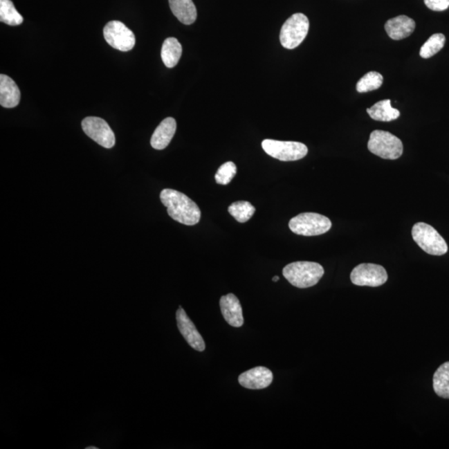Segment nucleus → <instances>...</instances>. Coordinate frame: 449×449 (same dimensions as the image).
Returning <instances> with one entry per match:
<instances>
[{
    "label": "nucleus",
    "instance_id": "f257e3e1",
    "mask_svg": "<svg viewBox=\"0 0 449 449\" xmlns=\"http://www.w3.org/2000/svg\"><path fill=\"white\" fill-rule=\"evenodd\" d=\"M160 199L173 220L186 226H194L200 221L201 210L199 205L183 193L172 189H164L161 192Z\"/></svg>",
    "mask_w": 449,
    "mask_h": 449
},
{
    "label": "nucleus",
    "instance_id": "f03ea898",
    "mask_svg": "<svg viewBox=\"0 0 449 449\" xmlns=\"http://www.w3.org/2000/svg\"><path fill=\"white\" fill-rule=\"evenodd\" d=\"M324 274L322 266L311 262L291 263L283 269V275L287 281L300 289L315 286Z\"/></svg>",
    "mask_w": 449,
    "mask_h": 449
},
{
    "label": "nucleus",
    "instance_id": "7ed1b4c3",
    "mask_svg": "<svg viewBox=\"0 0 449 449\" xmlns=\"http://www.w3.org/2000/svg\"><path fill=\"white\" fill-rule=\"evenodd\" d=\"M331 226L328 217L314 212L299 214L289 222L291 232L304 237L320 236L328 232Z\"/></svg>",
    "mask_w": 449,
    "mask_h": 449
},
{
    "label": "nucleus",
    "instance_id": "20e7f679",
    "mask_svg": "<svg viewBox=\"0 0 449 449\" xmlns=\"http://www.w3.org/2000/svg\"><path fill=\"white\" fill-rule=\"evenodd\" d=\"M368 149L381 158L396 160L402 156L403 146L396 136L389 131L376 130L370 134Z\"/></svg>",
    "mask_w": 449,
    "mask_h": 449
},
{
    "label": "nucleus",
    "instance_id": "39448f33",
    "mask_svg": "<svg viewBox=\"0 0 449 449\" xmlns=\"http://www.w3.org/2000/svg\"><path fill=\"white\" fill-rule=\"evenodd\" d=\"M412 237L417 245L426 253L443 255L448 253V245L444 239L430 225L419 222L412 229Z\"/></svg>",
    "mask_w": 449,
    "mask_h": 449
},
{
    "label": "nucleus",
    "instance_id": "423d86ee",
    "mask_svg": "<svg viewBox=\"0 0 449 449\" xmlns=\"http://www.w3.org/2000/svg\"><path fill=\"white\" fill-rule=\"evenodd\" d=\"M310 22L306 15L295 14L286 20L282 28L280 40L284 48L294 49L302 44L308 35Z\"/></svg>",
    "mask_w": 449,
    "mask_h": 449
},
{
    "label": "nucleus",
    "instance_id": "0eeeda50",
    "mask_svg": "<svg viewBox=\"0 0 449 449\" xmlns=\"http://www.w3.org/2000/svg\"><path fill=\"white\" fill-rule=\"evenodd\" d=\"M262 148L268 155L283 162L300 160L308 154L307 147L304 143L298 142L266 139L262 142Z\"/></svg>",
    "mask_w": 449,
    "mask_h": 449
},
{
    "label": "nucleus",
    "instance_id": "6e6552de",
    "mask_svg": "<svg viewBox=\"0 0 449 449\" xmlns=\"http://www.w3.org/2000/svg\"><path fill=\"white\" fill-rule=\"evenodd\" d=\"M350 280L356 286L378 287L388 281V274L382 266L364 263L354 268Z\"/></svg>",
    "mask_w": 449,
    "mask_h": 449
},
{
    "label": "nucleus",
    "instance_id": "1a4fd4ad",
    "mask_svg": "<svg viewBox=\"0 0 449 449\" xmlns=\"http://www.w3.org/2000/svg\"><path fill=\"white\" fill-rule=\"evenodd\" d=\"M104 39L111 47L117 51L127 52L135 46V35L125 24L120 21H111L104 28Z\"/></svg>",
    "mask_w": 449,
    "mask_h": 449
},
{
    "label": "nucleus",
    "instance_id": "9d476101",
    "mask_svg": "<svg viewBox=\"0 0 449 449\" xmlns=\"http://www.w3.org/2000/svg\"><path fill=\"white\" fill-rule=\"evenodd\" d=\"M82 130L94 142L105 148H112L115 145V135L111 127L104 119L97 117H88L82 122Z\"/></svg>",
    "mask_w": 449,
    "mask_h": 449
},
{
    "label": "nucleus",
    "instance_id": "9b49d317",
    "mask_svg": "<svg viewBox=\"0 0 449 449\" xmlns=\"http://www.w3.org/2000/svg\"><path fill=\"white\" fill-rule=\"evenodd\" d=\"M177 327L182 333L184 339L189 345L196 351L203 352L205 349V344L203 336L197 331L195 324L187 315L186 311L180 306L176 313Z\"/></svg>",
    "mask_w": 449,
    "mask_h": 449
},
{
    "label": "nucleus",
    "instance_id": "f8f14e48",
    "mask_svg": "<svg viewBox=\"0 0 449 449\" xmlns=\"http://www.w3.org/2000/svg\"><path fill=\"white\" fill-rule=\"evenodd\" d=\"M239 384L246 389L263 390L273 381V374L266 367H255L242 373L238 378Z\"/></svg>",
    "mask_w": 449,
    "mask_h": 449
},
{
    "label": "nucleus",
    "instance_id": "ddd939ff",
    "mask_svg": "<svg viewBox=\"0 0 449 449\" xmlns=\"http://www.w3.org/2000/svg\"><path fill=\"white\" fill-rule=\"evenodd\" d=\"M220 307L222 315L230 327L240 328L244 324L241 304L236 295L230 293L222 296Z\"/></svg>",
    "mask_w": 449,
    "mask_h": 449
},
{
    "label": "nucleus",
    "instance_id": "4468645a",
    "mask_svg": "<svg viewBox=\"0 0 449 449\" xmlns=\"http://www.w3.org/2000/svg\"><path fill=\"white\" fill-rule=\"evenodd\" d=\"M385 28L390 38L394 40H401L413 34L415 30V22L414 19L406 15H401L389 19Z\"/></svg>",
    "mask_w": 449,
    "mask_h": 449
},
{
    "label": "nucleus",
    "instance_id": "2eb2a0df",
    "mask_svg": "<svg viewBox=\"0 0 449 449\" xmlns=\"http://www.w3.org/2000/svg\"><path fill=\"white\" fill-rule=\"evenodd\" d=\"M176 130V122L174 118H167L156 127L151 138V145L154 149H165L174 137Z\"/></svg>",
    "mask_w": 449,
    "mask_h": 449
},
{
    "label": "nucleus",
    "instance_id": "dca6fc26",
    "mask_svg": "<svg viewBox=\"0 0 449 449\" xmlns=\"http://www.w3.org/2000/svg\"><path fill=\"white\" fill-rule=\"evenodd\" d=\"M19 89L15 82L11 77L1 74L0 75V104L3 108L13 109L19 104Z\"/></svg>",
    "mask_w": 449,
    "mask_h": 449
},
{
    "label": "nucleus",
    "instance_id": "f3484780",
    "mask_svg": "<svg viewBox=\"0 0 449 449\" xmlns=\"http://www.w3.org/2000/svg\"><path fill=\"white\" fill-rule=\"evenodd\" d=\"M169 6L181 23L190 26L196 21L197 12L192 0H169Z\"/></svg>",
    "mask_w": 449,
    "mask_h": 449
},
{
    "label": "nucleus",
    "instance_id": "a211bd4d",
    "mask_svg": "<svg viewBox=\"0 0 449 449\" xmlns=\"http://www.w3.org/2000/svg\"><path fill=\"white\" fill-rule=\"evenodd\" d=\"M367 113L374 120L380 122L396 120L401 116V112L392 108L390 100L376 102L372 108L367 109Z\"/></svg>",
    "mask_w": 449,
    "mask_h": 449
},
{
    "label": "nucleus",
    "instance_id": "6ab92c4d",
    "mask_svg": "<svg viewBox=\"0 0 449 449\" xmlns=\"http://www.w3.org/2000/svg\"><path fill=\"white\" fill-rule=\"evenodd\" d=\"M183 47L175 38H168L164 41L162 48V59L167 68H174L182 57Z\"/></svg>",
    "mask_w": 449,
    "mask_h": 449
},
{
    "label": "nucleus",
    "instance_id": "aec40b11",
    "mask_svg": "<svg viewBox=\"0 0 449 449\" xmlns=\"http://www.w3.org/2000/svg\"><path fill=\"white\" fill-rule=\"evenodd\" d=\"M432 386L438 396L449 398V361L440 365L432 378Z\"/></svg>",
    "mask_w": 449,
    "mask_h": 449
},
{
    "label": "nucleus",
    "instance_id": "412c9836",
    "mask_svg": "<svg viewBox=\"0 0 449 449\" xmlns=\"http://www.w3.org/2000/svg\"><path fill=\"white\" fill-rule=\"evenodd\" d=\"M0 21L10 26H20L24 22L23 16L11 0H0Z\"/></svg>",
    "mask_w": 449,
    "mask_h": 449
},
{
    "label": "nucleus",
    "instance_id": "4be33fe9",
    "mask_svg": "<svg viewBox=\"0 0 449 449\" xmlns=\"http://www.w3.org/2000/svg\"><path fill=\"white\" fill-rule=\"evenodd\" d=\"M228 212L240 223H245L253 217L255 208L248 201H239L228 208Z\"/></svg>",
    "mask_w": 449,
    "mask_h": 449
},
{
    "label": "nucleus",
    "instance_id": "5701e85b",
    "mask_svg": "<svg viewBox=\"0 0 449 449\" xmlns=\"http://www.w3.org/2000/svg\"><path fill=\"white\" fill-rule=\"evenodd\" d=\"M384 78L380 73L369 72L358 80L356 89L358 93H367L380 89Z\"/></svg>",
    "mask_w": 449,
    "mask_h": 449
},
{
    "label": "nucleus",
    "instance_id": "b1692460",
    "mask_svg": "<svg viewBox=\"0 0 449 449\" xmlns=\"http://www.w3.org/2000/svg\"><path fill=\"white\" fill-rule=\"evenodd\" d=\"M445 42H446V38L443 34L432 35L420 49V57H422L423 59H430L444 47Z\"/></svg>",
    "mask_w": 449,
    "mask_h": 449
},
{
    "label": "nucleus",
    "instance_id": "393cba45",
    "mask_svg": "<svg viewBox=\"0 0 449 449\" xmlns=\"http://www.w3.org/2000/svg\"><path fill=\"white\" fill-rule=\"evenodd\" d=\"M237 167L236 164L232 162H228L222 164L218 169L215 179L217 184L228 185L232 182L234 176L237 175Z\"/></svg>",
    "mask_w": 449,
    "mask_h": 449
},
{
    "label": "nucleus",
    "instance_id": "a878e982",
    "mask_svg": "<svg viewBox=\"0 0 449 449\" xmlns=\"http://www.w3.org/2000/svg\"><path fill=\"white\" fill-rule=\"evenodd\" d=\"M428 9L434 11L446 10L449 7V0H424Z\"/></svg>",
    "mask_w": 449,
    "mask_h": 449
},
{
    "label": "nucleus",
    "instance_id": "bb28decb",
    "mask_svg": "<svg viewBox=\"0 0 449 449\" xmlns=\"http://www.w3.org/2000/svg\"><path fill=\"white\" fill-rule=\"evenodd\" d=\"M279 280H280L279 277H274L273 279V281L274 282H277L279 281Z\"/></svg>",
    "mask_w": 449,
    "mask_h": 449
},
{
    "label": "nucleus",
    "instance_id": "cd10ccee",
    "mask_svg": "<svg viewBox=\"0 0 449 449\" xmlns=\"http://www.w3.org/2000/svg\"><path fill=\"white\" fill-rule=\"evenodd\" d=\"M86 449H98V448L90 446V447H86Z\"/></svg>",
    "mask_w": 449,
    "mask_h": 449
}]
</instances>
